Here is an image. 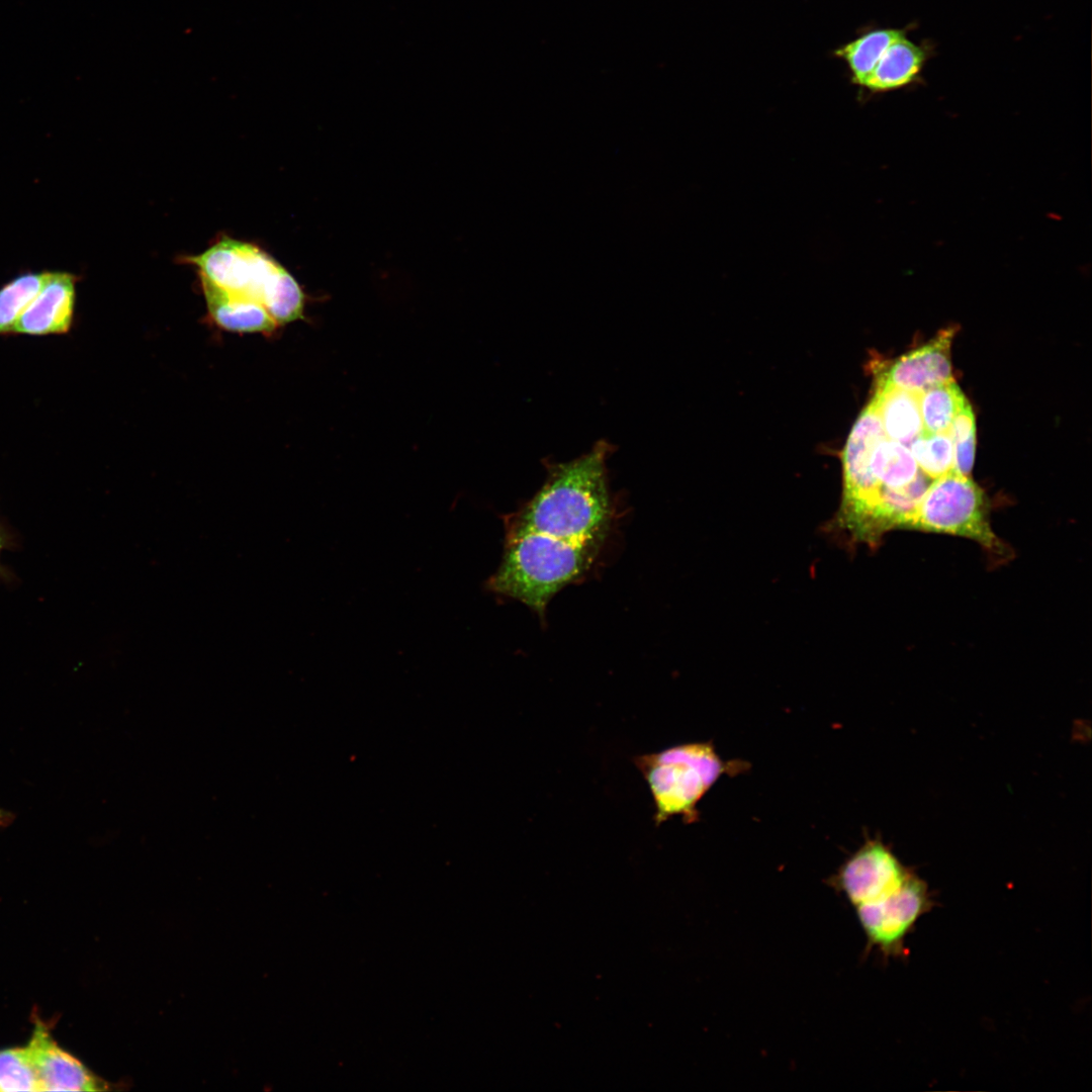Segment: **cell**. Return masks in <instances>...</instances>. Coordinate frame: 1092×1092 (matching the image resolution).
Returning <instances> with one entry per match:
<instances>
[{"label": "cell", "instance_id": "1", "mask_svg": "<svg viewBox=\"0 0 1092 1092\" xmlns=\"http://www.w3.org/2000/svg\"><path fill=\"white\" fill-rule=\"evenodd\" d=\"M612 452L613 446L600 440L575 459L546 462L542 486L516 512L503 517L506 533L606 542L615 517L607 467Z\"/></svg>", "mask_w": 1092, "mask_h": 1092}, {"label": "cell", "instance_id": "19", "mask_svg": "<svg viewBox=\"0 0 1092 1092\" xmlns=\"http://www.w3.org/2000/svg\"><path fill=\"white\" fill-rule=\"evenodd\" d=\"M0 1091H38L27 1045L0 1051Z\"/></svg>", "mask_w": 1092, "mask_h": 1092}, {"label": "cell", "instance_id": "9", "mask_svg": "<svg viewBox=\"0 0 1092 1092\" xmlns=\"http://www.w3.org/2000/svg\"><path fill=\"white\" fill-rule=\"evenodd\" d=\"M953 330H944L925 345L897 359L878 381L919 393L952 380L950 344Z\"/></svg>", "mask_w": 1092, "mask_h": 1092}, {"label": "cell", "instance_id": "4", "mask_svg": "<svg viewBox=\"0 0 1092 1092\" xmlns=\"http://www.w3.org/2000/svg\"><path fill=\"white\" fill-rule=\"evenodd\" d=\"M632 760L648 785L657 826L675 816L688 824L698 821V804L717 781L747 769L745 761L722 759L712 741L678 744Z\"/></svg>", "mask_w": 1092, "mask_h": 1092}, {"label": "cell", "instance_id": "16", "mask_svg": "<svg viewBox=\"0 0 1092 1092\" xmlns=\"http://www.w3.org/2000/svg\"><path fill=\"white\" fill-rule=\"evenodd\" d=\"M51 272L22 274L0 289V335L10 333Z\"/></svg>", "mask_w": 1092, "mask_h": 1092}, {"label": "cell", "instance_id": "5", "mask_svg": "<svg viewBox=\"0 0 1092 1092\" xmlns=\"http://www.w3.org/2000/svg\"><path fill=\"white\" fill-rule=\"evenodd\" d=\"M905 529L962 536L994 554L1005 553L989 523L985 493L969 476L952 470L930 482Z\"/></svg>", "mask_w": 1092, "mask_h": 1092}, {"label": "cell", "instance_id": "14", "mask_svg": "<svg viewBox=\"0 0 1092 1092\" xmlns=\"http://www.w3.org/2000/svg\"><path fill=\"white\" fill-rule=\"evenodd\" d=\"M905 34L899 28L873 29L837 48L833 54L847 65L852 83L863 87L888 47Z\"/></svg>", "mask_w": 1092, "mask_h": 1092}, {"label": "cell", "instance_id": "7", "mask_svg": "<svg viewBox=\"0 0 1092 1092\" xmlns=\"http://www.w3.org/2000/svg\"><path fill=\"white\" fill-rule=\"evenodd\" d=\"M910 874L886 844L868 840L841 864L829 882L857 907L892 895Z\"/></svg>", "mask_w": 1092, "mask_h": 1092}, {"label": "cell", "instance_id": "17", "mask_svg": "<svg viewBox=\"0 0 1092 1092\" xmlns=\"http://www.w3.org/2000/svg\"><path fill=\"white\" fill-rule=\"evenodd\" d=\"M909 446L919 469L929 478H937L952 470L953 449L948 432H922Z\"/></svg>", "mask_w": 1092, "mask_h": 1092}, {"label": "cell", "instance_id": "13", "mask_svg": "<svg viewBox=\"0 0 1092 1092\" xmlns=\"http://www.w3.org/2000/svg\"><path fill=\"white\" fill-rule=\"evenodd\" d=\"M200 282L208 312L220 328L231 332L264 334L279 329L264 307L238 299L202 277Z\"/></svg>", "mask_w": 1092, "mask_h": 1092}, {"label": "cell", "instance_id": "20", "mask_svg": "<svg viewBox=\"0 0 1092 1092\" xmlns=\"http://www.w3.org/2000/svg\"><path fill=\"white\" fill-rule=\"evenodd\" d=\"M10 819L9 813L0 810V825L7 824Z\"/></svg>", "mask_w": 1092, "mask_h": 1092}, {"label": "cell", "instance_id": "21", "mask_svg": "<svg viewBox=\"0 0 1092 1092\" xmlns=\"http://www.w3.org/2000/svg\"><path fill=\"white\" fill-rule=\"evenodd\" d=\"M0 544H1V541H0Z\"/></svg>", "mask_w": 1092, "mask_h": 1092}, {"label": "cell", "instance_id": "8", "mask_svg": "<svg viewBox=\"0 0 1092 1092\" xmlns=\"http://www.w3.org/2000/svg\"><path fill=\"white\" fill-rule=\"evenodd\" d=\"M36 1073L38 1091H102L108 1084L78 1059L63 1050L48 1026L36 1020L27 1044Z\"/></svg>", "mask_w": 1092, "mask_h": 1092}, {"label": "cell", "instance_id": "12", "mask_svg": "<svg viewBox=\"0 0 1092 1092\" xmlns=\"http://www.w3.org/2000/svg\"><path fill=\"white\" fill-rule=\"evenodd\" d=\"M926 58L923 48L905 34L888 47L863 87L872 93L904 88L918 78Z\"/></svg>", "mask_w": 1092, "mask_h": 1092}, {"label": "cell", "instance_id": "3", "mask_svg": "<svg viewBox=\"0 0 1092 1092\" xmlns=\"http://www.w3.org/2000/svg\"><path fill=\"white\" fill-rule=\"evenodd\" d=\"M184 261L225 293L264 307L279 328L303 315L305 296L297 281L253 244L222 237Z\"/></svg>", "mask_w": 1092, "mask_h": 1092}, {"label": "cell", "instance_id": "10", "mask_svg": "<svg viewBox=\"0 0 1092 1092\" xmlns=\"http://www.w3.org/2000/svg\"><path fill=\"white\" fill-rule=\"evenodd\" d=\"M74 275L51 272L49 278L23 310L12 332L42 336L69 331L75 304Z\"/></svg>", "mask_w": 1092, "mask_h": 1092}, {"label": "cell", "instance_id": "11", "mask_svg": "<svg viewBox=\"0 0 1092 1092\" xmlns=\"http://www.w3.org/2000/svg\"><path fill=\"white\" fill-rule=\"evenodd\" d=\"M871 403L887 438L909 446L923 432L917 393L878 381Z\"/></svg>", "mask_w": 1092, "mask_h": 1092}, {"label": "cell", "instance_id": "2", "mask_svg": "<svg viewBox=\"0 0 1092 1092\" xmlns=\"http://www.w3.org/2000/svg\"><path fill=\"white\" fill-rule=\"evenodd\" d=\"M604 544L535 532L506 533L502 561L485 581V588L519 601L544 617L549 602L558 592L589 572Z\"/></svg>", "mask_w": 1092, "mask_h": 1092}, {"label": "cell", "instance_id": "15", "mask_svg": "<svg viewBox=\"0 0 1092 1092\" xmlns=\"http://www.w3.org/2000/svg\"><path fill=\"white\" fill-rule=\"evenodd\" d=\"M923 433L948 432L951 423L967 399L954 380H949L917 393Z\"/></svg>", "mask_w": 1092, "mask_h": 1092}, {"label": "cell", "instance_id": "18", "mask_svg": "<svg viewBox=\"0 0 1092 1092\" xmlns=\"http://www.w3.org/2000/svg\"><path fill=\"white\" fill-rule=\"evenodd\" d=\"M948 433L953 449L952 471L969 476L975 459L976 422L968 399L958 411Z\"/></svg>", "mask_w": 1092, "mask_h": 1092}, {"label": "cell", "instance_id": "6", "mask_svg": "<svg viewBox=\"0 0 1092 1092\" xmlns=\"http://www.w3.org/2000/svg\"><path fill=\"white\" fill-rule=\"evenodd\" d=\"M933 905L926 883L911 873L892 895L855 908L868 945L886 957H900L906 954V936Z\"/></svg>", "mask_w": 1092, "mask_h": 1092}]
</instances>
